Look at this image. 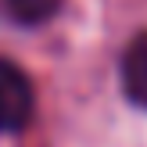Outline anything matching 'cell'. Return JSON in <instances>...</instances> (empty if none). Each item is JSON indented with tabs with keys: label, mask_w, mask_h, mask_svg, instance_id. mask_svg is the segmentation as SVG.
Returning a JSON list of instances; mask_svg holds the SVG:
<instances>
[{
	"label": "cell",
	"mask_w": 147,
	"mask_h": 147,
	"mask_svg": "<svg viewBox=\"0 0 147 147\" xmlns=\"http://www.w3.org/2000/svg\"><path fill=\"white\" fill-rule=\"evenodd\" d=\"M32 83L14 61L0 57V133H18L32 122Z\"/></svg>",
	"instance_id": "6da1fadb"
},
{
	"label": "cell",
	"mask_w": 147,
	"mask_h": 147,
	"mask_svg": "<svg viewBox=\"0 0 147 147\" xmlns=\"http://www.w3.org/2000/svg\"><path fill=\"white\" fill-rule=\"evenodd\" d=\"M122 86H126V97L136 108L147 111V32L133 36L122 57Z\"/></svg>",
	"instance_id": "7a4b0ae2"
},
{
	"label": "cell",
	"mask_w": 147,
	"mask_h": 147,
	"mask_svg": "<svg viewBox=\"0 0 147 147\" xmlns=\"http://www.w3.org/2000/svg\"><path fill=\"white\" fill-rule=\"evenodd\" d=\"M65 0H0V11L18 25H40L61 11Z\"/></svg>",
	"instance_id": "3957f363"
}]
</instances>
